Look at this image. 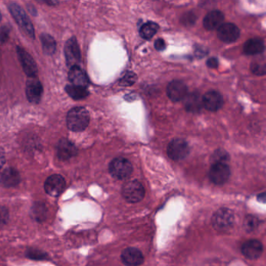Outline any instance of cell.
<instances>
[{
    "label": "cell",
    "instance_id": "1",
    "mask_svg": "<svg viewBox=\"0 0 266 266\" xmlns=\"http://www.w3.org/2000/svg\"><path fill=\"white\" fill-rule=\"evenodd\" d=\"M90 121L88 111L84 107L71 108L68 114L66 124L68 128L74 132H83L88 128Z\"/></svg>",
    "mask_w": 266,
    "mask_h": 266
},
{
    "label": "cell",
    "instance_id": "2",
    "mask_svg": "<svg viewBox=\"0 0 266 266\" xmlns=\"http://www.w3.org/2000/svg\"><path fill=\"white\" fill-rule=\"evenodd\" d=\"M234 213L227 208H221L212 217V224L218 232H227L234 224Z\"/></svg>",
    "mask_w": 266,
    "mask_h": 266
},
{
    "label": "cell",
    "instance_id": "3",
    "mask_svg": "<svg viewBox=\"0 0 266 266\" xmlns=\"http://www.w3.org/2000/svg\"><path fill=\"white\" fill-rule=\"evenodd\" d=\"M10 12L12 18H14L15 22L18 26L22 28L30 38H34V30L32 22L29 19L27 14L24 10L23 8L18 4L12 2L9 5Z\"/></svg>",
    "mask_w": 266,
    "mask_h": 266
},
{
    "label": "cell",
    "instance_id": "4",
    "mask_svg": "<svg viewBox=\"0 0 266 266\" xmlns=\"http://www.w3.org/2000/svg\"><path fill=\"white\" fill-rule=\"evenodd\" d=\"M108 171L112 178L116 180H125L130 178L133 172L130 162L122 157L114 158L108 166Z\"/></svg>",
    "mask_w": 266,
    "mask_h": 266
},
{
    "label": "cell",
    "instance_id": "5",
    "mask_svg": "<svg viewBox=\"0 0 266 266\" xmlns=\"http://www.w3.org/2000/svg\"><path fill=\"white\" fill-rule=\"evenodd\" d=\"M144 186L138 180H130L122 188V196L129 203H138L144 198Z\"/></svg>",
    "mask_w": 266,
    "mask_h": 266
},
{
    "label": "cell",
    "instance_id": "6",
    "mask_svg": "<svg viewBox=\"0 0 266 266\" xmlns=\"http://www.w3.org/2000/svg\"><path fill=\"white\" fill-rule=\"evenodd\" d=\"M190 153V147L184 139L175 138L167 147V154L171 160L180 161L186 158Z\"/></svg>",
    "mask_w": 266,
    "mask_h": 266
},
{
    "label": "cell",
    "instance_id": "7",
    "mask_svg": "<svg viewBox=\"0 0 266 266\" xmlns=\"http://www.w3.org/2000/svg\"><path fill=\"white\" fill-rule=\"evenodd\" d=\"M208 176L214 184H224L230 176V168L226 164L216 162L212 165L208 172Z\"/></svg>",
    "mask_w": 266,
    "mask_h": 266
},
{
    "label": "cell",
    "instance_id": "8",
    "mask_svg": "<svg viewBox=\"0 0 266 266\" xmlns=\"http://www.w3.org/2000/svg\"><path fill=\"white\" fill-rule=\"evenodd\" d=\"M64 54L66 57V64L69 68L78 66L82 61L80 47L76 38H71L66 42L64 48Z\"/></svg>",
    "mask_w": 266,
    "mask_h": 266
},
{
    "label": "cell",
    "instance_id": "9",
    "mask_svg": "<svg viewBox=\"0 0 266 266\" xmlns=\"http://www.w3.org/2000/svg\"><path fill=\"white\" fill-rule=\"evenodd\" d=\"M66 181L61 175L54 174L48 176L44 182V190L51 197H58L64 192Z\"/></svg>",
    "mask_w": 266,
    "mask_h": 266
},
{
    "label": "cell",
    "instance_id": "10",
    "mask_svg": "<svg viewBox=\"0 0 266 266\" xmlns=\"http://www.w3.org/2000/svg\"><path fill=\"white\" fill-rule=\"evenodd\" d=\"M18 54L24 73L28 78H37V64L32 56L20 46H18Z\"/></svg>",
    "mask_w": 266,
    "mask_h": 266
},
{
    "label": "cell",
    "instance_id": "11",
    "mask_svg": "<svg viewBox=\"0 0 266 266\" xmlns=\"http://www.w3.org/2000/svg\"><path fill=\"white\" fill-rule=\"evenodd\" d=\"M202 106L210 112H216L224 106L222 94L216 90H210L203 96Z\"/></svg>",
    "mask_w": 266,
    "mask_h": 266
},
{
    "label": "cell",
    "instance_id": "12",
    "mask_svg": "<svg viewBox=\"0 0 266 266\" xmlns=\"http://www.w3.org/2000/svg\"><path fill=\"white\" fill-rule=\"evenodd\" d=\"M240 32L236 25L231 23L222 24L218 28L217 36L221 41L231 43L236 41L240 37Z\"/></svg>",
    "mask_w": 266,
    "mask_h": 266
},
{
    "label": "cell",
    "instance_id": "13",
    "mask_svg": "<svg viewBox=\"0 0 266 266\" xmlns=\"http://www.w3.org/2000/svg\"><path fill=\"white\" fill-rule=\"evenodd\" d=\"M43 88L37 78H29L26 84V96L30 102L38 104L42 96Z\"/></svg>",
    "mask_w": 266,
    "mask_h": 266
},
{
    "label": "cell",
    "instance_id": "14",
    "mask_svg": "<svg viewBox=\"0 0 266 266\" xmlns=\"http://www.w3.org/2000/svg\"><path fill=\"white\" fill-rule=\"evenodd\" d=\"M263 252V245L258 240H248L242 246V253L246 258L254 260L258 258Z\"/></svg>",
    "mask_w": 266,
    "mask_h": 266
},
{
    "label": "cell",
    "instance_id": "15",
    "mask_svg": "<svg viewBox=\"0 0 266 266\" xmlns=\"http://www.w3.org/2000/svg\"><path fill=\"white\" fill-rule=\"evenodd\" d=\"M167 96L172 102L184 100L188 94V87L181 80H172L168 84L166 89Z\"/></svg>",
    "mask_w": 266,
    "mask_h": 266
},
{
    "label": "cell",
    "instance_id": "16",
    "mask_svg": "<svg viewBox=\"0 0 266 266\" xmlns=\"http://www.w3.org/2000/svg\"><path fill=\"white\" fill-rule=\"evenodd\" d=\"M121 260L126 266H139L144 262V256L139 249L128 248L121 254Z\"/></svg>",
    "mask_w": 266,
    "mask_h": 266
},
{
    "label": "cell",
    "instance_id": "17",
    "mask_svg": "<svg viewBox=\"0 0 266 266\" xmlns=\"http://www.w3.org/2000/svg\"><path fill=\"white\" fill-rule=\"evenodd\" d=\"M78 154V149L69 140L62 138L57 146V156L60 160H68Z\"/></svg>",
    "mask_w": 266,
    "mask_h": 266
},
{
    "label": "cell",
    "instance_id": "18",
    "mask_svg": "<svg viewBox=\"0 0 266 266\" xmlns=\"http://www.w3.org/2000/svg\"><path fill=\"white\" fill-rule=\"evenodd\" d=\"M20 174L16 168L9 167L0 174V184L5 188H14L20 183Z\"/></svg>",
    "mask_w": 266,
    "mask_h": 266
},
{
    "label": "cell",
    "instance_id": "19",
    "mask_svg": "<svg viewBox=\"0 0 266 266\" xmlns=\"http://www.w3.org/2000/svg\"><path fill=\"white\" fill-rule=\"evenodd\" d=\"M68 78L72 86L86 88L89 84L88 78L86 72L78 66H73L70 69Z\"/></svg>",
    "mask_w": 266,
    "mask_h": 266
},
{
    "label": "cell",
    "instance_id": "20",
    "mask_svg": "<svg viewBox=\"0 0 266 266\" xmlns=\"http://www.w3.org/2000/svg\"><path fill=\"white\" fill-rule=\"evenodd\" d=\"M224 12L220 10H212L208 12L203 20L204 28L208 30H216L224 23Z\"/></svg>",
    "mask_w": 266,
    "mask_h": 266
},
{
    "label": "cell",
    "instance_id": "21",
    "mask_svg": "<svg viewBox=\"0 0 266 266\" xmlns=\"http://www.w3.org/2000/svg\"><path fill=\"white\" fill-rule=\"evenodd\" d=\"M264 42L261 38H252L245 42L244 46V52L246 55H257L264 51Z\"/></svg>",
    "mask_w": 266,
    "mask_h": 266
},
{
    "label": "cell",
    "instance_id": "22",
    "mask_svg": "<svg viewBox=\"0 0 266 266\" xmlns=\"http://www.w3.org/2000/svg\"><path fill=\"white\" fill-rule=\"evenodd\" d=\"M185 108L189 112L196 114L200 112L202 106V102L200 101V96L198 93H192L186 94L184 98Z\"/></svg>",
    "mask_w": 266,
    "mask_h": 266
},
{
    "label": "cell",
    "instance_id": "23",
    "mask_svg": "<svg viewBox=\"0 0 266 266\" xmlns=\"http://www.w3.org/2000/svg\"><path fill=\"white\" fill-rule=\"evenodd\" d=\"M66 93L69 94L70 97L74 100H82L87 98L89 92L86 88L79 87V86H72L68 84L66 86Z\"/></svg>",
    "mask_w": 266,
    "mask_h": 266
},
{
    "label": "cell",
    "instance_id": "24",
    "mask_svg": "<svg viewBox=\"0 0 266 266\" xmlns=\"http://www.w3.org/2000/svg\"><path fill=\"white\" fill-rule=\"evenodd\" d=\"M32 216L38 222H42L47 216L46 206L42 202H36L32 207Z\"/></svg>",
    "mask_w": 266,
    "mask_h": 266
},
{
    "label": "cell",
    "instance_id": "25",
    "mask_svg": "<svg viewBox=\"0 0 266 266\" xmlns=\"http://www.w3.org/2000/svg\"><path fill=\"white\" fill-rule=\"evenodd\" d=\"M158 29H160V27L156 23L152 22H147V23L142 25V28H140V36L144 40H151L152 38L156 34Z\"/></svg>",
    "mask_w": 266,
    "mask_h": 266
},
{
    "label": "cell",
    "instance_id": "26",
    "mask_svg": "<svg viewBox=\"0 0 266 266\" xmlns=\"http://www.w3.org/2000/svg\"><path fill=\"white\" fill-rule=\"evenodd\" d=\"M41 41L44 54L52 55L56 50V43L54 38L48 34H42L41 36Z\"/></svg>",
    "mask_w": 266,
    "mask_h": 266
},
{
    "label": "cell",
    "instance_id": "27",
    "mask_svg": "<svg viewBox=\"0 0 266 266\" xmlns=\"http://www.w3.org/2000/svg\"><path fill=\"white\" fill-rule=\"evenodd\" d=\"M259 222L260 221L257 217L252 215L246 216L244 220V228L246 232H252L257 229Z\"/></svg>",
    "mask_w": 266,
    "mask_h": 266
},
{
    "label": "cell",
    "instance_id": "28",
    "mask_svg": "<svg viewBox=\"0 0 266 266\" xmlns=\"http://www.w3.org/2000/svg\"><path fill=\"white\" fill-rule=\"evenodd\" d=\"M26 256L32 260H44L46 259L47 254L46 252H42L38 249L29 248L26 252Z\"/></svg>",
    "mask_w": 266,
    "mask_h": 266
},
{
    "label": "cell",
    "instance_id": "29",
    "mask_svg": "<svg viewBox=\"0 0 266 266\" xmlns=\"http://www.w3.org/2000/svg\"><path fill=\"white\" fill-rule=\"evenodd\" d=\"M137 80V76L133 72H128L120 80V86H130Z\"/></svg>",
    "mask_w": 266,
    "mask_h": 266
},
{
    "label": "cell",
    "instance_id": "30",
    "mask_svg": "<svg viewBox=\"0 0 266 266\" xmlns=\"http://www.w3.org/2000/svg\"><path fill=\"white\" fill-rule=\"evenodd\" d=\"M213 164L216 162H224L226 164V162L229 160V156L224 150H218L216 151L212 157Z\"/></svg>",
    "mask_w": 266,
    "mask_h": 266
},
{
    "label": "cell",
    "instance_id": "31",
    "mask_svg": "<svg viewBox=\"0 0 266 266\" xmlns=\"http://www.w3.org/2000/svg\"><path fill=\"white\" fill-rule=\"evenodd\" d=\"M252 73L258 76H262L266 74V66L264 64H259L257 62H253L250 66Z\"/></svg>",
    "mask_w": 266,
    "mask_h": 266
},
{
    "label": "cell",
    "instance_id": "32",
    "mask_svg": "<svg viewBox=\"0 0 266 266\" xmlns=\"http://www.w3.org/2000/svg\"><path fill=\"white\" fill-rule=\"evenodd\" d=\"M9 220V212L4 206H0V228L4 227L8 224Z\"/></svg>",
    "mask_w": 266,
    "mask_h": 266
},
{
    "label": "cell",
    "instance_id": "33",
    "mask_svg": "<svg viewBox=\"0 0 266 266\" xmlns=\"http://www.w3.org/2000/svg\"><path fill=\"white\" fill-rule=\"evenodd\" d=\"M196 20V15L192 14V12H188L186 14L184 15L183 18H182V22L183 24L186 26L188 25H192L194 24Z\"/></svg>",
    "mask_w": 266,
    "mask_h": 266
},
{
    "label": "cell",
    "instance_id": "34",
    "mask_svg": "<svg viewBox=\"0 0 266 266\" xmlns=\"http://www.w3.org/2000/svg\"><path fill=\"white\" fill-rule=\"evenodd\" d=\"M8 37H9V29L5 26L1 28H0V42H5L8 41Z\"/></svg>",
    "mask_w": 266,
    "mask_h": 266
},
{
    "label": "cell",
    "instance_id": "35",
    "mask_svg": "<svg viewBox=\"0 0 266 266\" xmlns=\"http://www.w3.org/2000/svg\"><path fill=\"white\" fill-rule=\"evenodd\" d=\"M154 48H156L158 51H162L166 48V42L164 40L158 38L154 42Z\"/></svg>",
    "mask_w": 266,
    "mask_h": 266
},
{
    "label": "cell",
    "instance_id": "36",
    "mask_svg": "<svg viewBox=\"0 0 266 266\" xmlns=\"http://www.w3.org/2000/svg\"><path fill=\"white\" fill-rule=\"evenodd\" d=\"M207 66L212 69H216L218 66V60L216 58H210V60H208Z\"/></svg>",
    "mask_w": 266,
    "mask_h": 266
},
{
    "label": "cell",
    "instance_id": "37",
    "mask_svg": "<svg viewBox=\"0 0 266 266\" xmlns=\"http://www.w3.org/2000/svg\"><path fill=\"white\" fill-rule=\"evenodd\" d=\"M6 162L5 153L2 148H0V168L4 166Z\"/></svg>",
    "mask_w": 266,
    "mask_h": 266
},
{
    "label": "cell",
    "instance_id": "38",
    "mask_svg": "<svg viewBox=\"0 0 266 266\" xmlns=\"http://www.w3.org/2000/svg\"><path fill=\"white\" fill-rule=\"evenodd\" d=\"M266 193L264 192H263V193L260 194H258V202H260L262 203H266Z\"/></svg>",
    "mask_w": 266,
    "mask_h": 266
},
{
    "label": "cell",
    "instance_id": "39",
    "mask_svg": "<svg viewBox=\"0 0 266 266\" xmlns=\"http://www.w3.org/2000/svg\"><path fill=\"white\" fill-rule=\"evenodd\" d=\"M2 20V14H1V12H0V20Z\"/></svg>",
    "mask_w": 266,
    "mask_h": 266
}]
</instances>
